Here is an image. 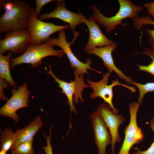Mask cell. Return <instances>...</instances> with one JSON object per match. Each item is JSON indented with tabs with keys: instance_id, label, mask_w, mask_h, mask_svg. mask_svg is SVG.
Instances as JSON below:
<instances>
[{
	"instance_id": "21",
	"label": "cell",
	"mask_w": 154,
	"mask_h": 154,
	"mask_svg": "<svg viewBox=\"0 0 154 154\" xmlns=\"http://www.w3.org/2000/svg\"><path fill=\"white\" fill-rule=\"evenodd\" d=\"M141 53L149 56L152 61L149 64L146 66L137 65L139 70L147 72L154 76V48L145 47L143 52Z\"/></svg>"
},
{
	"instance_id": "7",
	"label": "cell",
	"mask_w": 154,
	"mask_h": 154,
	"mask_svg": "<svg viewBox=\"0 0 154 154\" xmlns=\"http://www.w3.org/2000/svg\"><path fill=\"white\" fill-rule=\"evenodd\" d=\"M11 90L12 95L1 108L0 114L11 117L17 122L20 117L16 112L21 108L29 107L30 92L28 89L26 82L18 86L17 89L16 86H15Z\"/></svg>"
},
{
	"instance_id": "10",
	"label": "cell",
	"mask_w": 154,
	"mask_h": 154,
	"mask_svg": "<svg viewBox=\"0 0 154 154\" xmlns=\"http://www.w3.org/2000/svg\"><path fill=\"white\" fill-rule=\"evenodd\" d=\"M31 42L30 32L25 30L9 31L5 32L4 38L0 40V53L9 51L16 54L24 53Z\"/></svg>"
},
{
	"instance_id": "27",
	"label": "cell",
	"mask_w": 154,
	"mask_h": 154,
	"mask_svg": "<svg viewBox=\"0 0 154 154\" xmlns=\"http://www.w3.org/2000/svg\"><path fill=\"white\" fill-rule=\"evenodd\" d=\"M6 152L3 150H1L0 152V154H6Z\"/></svg>"
},
{
	"instance_id": "19",
	"label": "cell",
	"mask_w": 154,
	"mask_h": 154,
	"mask_svg": "<svg viewBox=\"0 0 154 154\" xmlns=\"http://www.w3.org/2000/svg\"><path fill=\"white\" fill-rule=\"evenodd\" d=\"M0 148L6 152L11 149L15 140V134L12 129L6 127L4 131L1 132Z\"/></svg>"
},
{
	"instance_id": "23",
	"label": "cell",
	"mask_w": 154,
	"mask_h": 154,
	"mask_svg": "<svg viewBox=\"0 0 154 154\" xmlns=\"http://www.w3.org/2000/svg\"><path fill=\"white\" fill-rule=\"evenodd\" d=\"M150 124L151 127L154 132V118L153 117L151 119ZM133 148L134 150L137 151L136 152L133 153L132 154H154V141L151 144L150 147L145 151H141L137 146Z\"/></svg>"
},
{
	"instance_id": "22",
	"label": "cell",
	"mask_w": 154,
	"mask_h": 154,
	"mask_svg": "<svg viewBox=\"0 0 154 154\" xmlns=\"http://www.w3.org/2000/svg\"><path fill=\"white\" fill-rule=\"evenodd\" d=\"M33 138L21 143L11 150L12 154H34L33 147Z\"/></svg>"
},
{
	"instance_id": "2",
	"label": "cell",
	"mask_w": 154,
	"mask_h": 154,
	"mask_svg": "<svg viewBox=\"0 0 154 154\" xmlns=\"http://www.w3.org/2000/svg\"><path fill=\"white\" fill-rule=\"evenodd\" d=\"M120 7L119 11L114 16L107 17L103 15L95 5H92L91 9L94 11L92 17L98 22V24L106 29V31L109 32L116 29L119 25L125 27L127 23H123L122 20L129 18L133 20L139 17L140 12L143 8L134 4L130 0H118Z\"/></svg>"
},
{
	"instance_id": "17",
	"label": "cell",
	"mask_w": 154,
	"mask_h": 154,
	"mask_svg": "<svg viewBox=\"0 0 154 154\" xmlns=\"http://www.w3.org/2000/svg\"><path fill=\"white\" fill-rule=\"evenodd\" d=\"M12 52L9 51L6 56L0 53V80H5L11 87L17 86L10 73V60Z\"/></svg>"
},
{
	"instance_id": "24",
	"label": "cell",
	"mask_w": 154,
	"mask_h": 154,
	"mask_svg": "<svg viewBox=\"0 0 154 154\" xmlns=\"http://www.w3.org/2000/svg\"><path fill=\"white\" fill-rule=\"evenodd\" d=\"M52 129V127H51L49 129L50 134L49 136H46V134H44L46 140L47 144L46 146H42V148L44 150L46 154H53L52 147L50 143Z\"/></svg>"
},
{
	"instance_id": "1",
	"label": "cell",
	"mask_w": 154,
	"mask_h": 154,
	"mask_svg": "<svg viewBox=\"0 0 154 154\" xmlns=\"http://www.w3.org/2000/svg\"><path fill=\"white\" fill-rule=\"evenodd\" d=\"M1 8L5 11L0 18V33L28 28L31 9L26 1L20 0H1Z\"/></svg>"
},
{
	"instance_id": "9",
	"label": "cell",
	"mask_w": 154,
	"mask_h": 154,
	"mask_svg": "<svg viewBox=\"0 0 154 154\" xmlns=\"http://www.w3.org/2000/svg\"><path fill=\"white\" fill-rule=\"evenodd\" d=\"M58 32V37L54 38L50 37L49 41L52 44L58 46L62 49L69 60L71 68L77 69L79 73L83 74H85L91 75L87 71L88 69L91 70L101 74V72L96 70L90 67L92 64L90 59L88 58L86 63L82 62L76 57L71 50L70 45L74 44V41L79 34V32H77L75 31H73L74 35V38L73 40L69 43L67 41L64 29L60 30Z\"/></svg>"
},
{
	"instance_id": "12",
	"label": "cell",
	"mask_w": 154,
	"mask_h": 154,
	"mask_svg": "<svg viewBox=\"0 0 154 154\" xmlns=\"http://www.w3.org/2000/svg\"><path fill=\"white\" fill-rule=\"evenodd\" d=\"M55 9L48 13L40 14L38 19L42 20L46 19L55 18L62 20L69 24V27L73 32L78 25L84 23L85 16L80 13H74L68 10L66 7V1L58 0Z\"/></svg>"
},
{
	"instance_id": "14",
	"label": "cell",
	"mask_w": 154,
	"mask_h": 154,
	"mask_svg": "<svg viewBox=\"0 0 154 154\" xmlns=\"http://www.w3.org/2000/svg\"><path fill=\"white\" fill-rule=\"evenodd\" d=\"M116 46L117 44L116 43L104 46L94 47L89 50L87 52L89 54H95L100 58L103 61L104 66L110 72L114 71L120 78L130 85L132 80L131 78L126 76L114 64L112 52L115 50Z\"/></svg>"
},
{
	"instance_id": "4",
	"label": "cell",
	"mask_w": 154,
	"mask_h": 154,
	"mask_svg": "<svg viewBox=\"0 0 154 154\" xmlns=\"http://www.w3.org/2000/svg\"><path fill=\"white\" fill-rule=\"evenodd\" d=\"M49 71L46 69L47 73L58 84V87L62 89L61 92L66 95L71 112H73L76 114V109L73 103V95H74L73 100L75 104L78 103L79 99L82 103H84V101L82 95V92L85 88L89 87V86L87 85L84 82V74L80 73L76 69H74L73 71L75 76L74 80L68 83L58 78L53 72L50 64L49 65Z\"/></svg>"
},
{
	"instance_id": "18",
	"label": "cell",
	"mask_w": 154,
	"mask_h": 154,
	"mask_svg": "<svg viewBox=\"0 0 154 154\" xmlns=\"http://www.w3.org/2000/svg\"><path fill=\"white\" fill-rule=\"evenodd\" d=\"M133 25L137 30H140L144 25H151L154 26V21L151 17L147 15L142 17H139L133 20ZM146 33L149 35L148 43L151 48H154V29H149L146 31Z\"/></svg>"
},
{
	"instance_id": "20",
	"label": "cell",
	"mask_w": 154,
	"mask_h": 154,
	"mask_svg": "<svg viewBox=\"0 0 154 154\" xmlns=\"http://www.w3.org/2000/svg\"><path fill=\"white\" fill-rule=\"evenodd\" d=\"M131 84L136 86L139 91V96L138 98V103L140 105L145 94L149 92L154 91V82H148L145 84H141L135 81H132Z\"/></svg>"
},
{
	"instance_id": "25",
	"label": "cell",
	"mask_w": 154,
	"mask_h": 154,
	"mask_svg": "<svg viewBox=\"0 0 154 154\" xmlns=\"http://www.w3.org/2000/svg\"><path fill=\"white\" fill-rule=\"evenodd\" d=\"M54 0H36V7L35 9L36 12L37 17L40 15L42 8L46 4L52 1H57Z\"/></svg>"
},
{
	"instance_id": "6",
	"label": "cell",
	"mask_w": 154,
	"mask_h": 154,
	"mask_svg": "<svg viewBox=\"0 0 154 154\" xmlns=\"http://www.w3.org/2000/svg\"><path fill=\"white\" fill-rule=\"evenodd\" d=\"M140 105L135 102H131L129 105L130 120L129 125L125 127V138L118 154H129L132 146L141 143L144 139L142 129L137 125V113Z\"/></svg>"
},
{
	"instance_id": "26",
	"label": "cell",
	"mask_w": 154,
	"mask_h": 154,
	"mask_svg": "<svg viewBox=\"0 0 154 154\" xmlns=\"http://www.w3.org/2000/svg\"><path fill=\"white\" fill-rule=\"evenodd\" d=\"M143 7L146 9L147 12L149 15L154 18V1L145 3Z\"/></svg>"
},
{
	"instance_id": "16",
	"label": "cell",
	"mask_w": 154,
	"mask_h": 154,
	"mask_svg": "<svg viewBox=\"0 0 154 154\" xmlns=\"http://www.w3.org/2000/svg\"><path fill=\"white\" fill-rule=\"evenodd\" d=\"M44 125L41 117L37 116L29 125L23 128L17 130L15 133L14 143L11 150L13 149L19 144L33 138Z\"/></svg>"
},
{
	"instance_id": "3",
	"label": "cell",
	"mask_w": 154,
	"mask_h": 154,
	"mask_svg": "<svg viewBox=\"0 0 154 154\" xmlns=\"http://www.w3.org/2000/svg\"><path fill=\"white\" fill-rule=\"evenodd\" d=\"M49 40L39 45L31 44L21 55L10 60V68L23 63L31 64L32 68H36L42 63V59L46 57L54 56L62 57L65 54L62 50H56Z\"/></svg>"
},
{
	"instance_id": "11",
	"label": "cell",
	"mask_w": 154,
	"mask_h": 154,
	"mask_svg": "<svg viewBox=\"0 0 154 154\" xmlns=\"http://www.w3.org/2000/svg\"><path fill=\"white\" fill-rule=\"evenodd\" d=\"M96 111L102 117L109 130L112 137V154H114L115 143H119L122 140L119 135V127L120 125L123 124L125 118L121 114L118 115L115 114L110 106L107 104H100Z\"/></svg>"
},
{
	"instance_id": "5",
	"label": "cell",
	"mask_w": 154,
	"mask_h": 154,
	"mask_svg": "<svg viewBox=\"0 0 154 154\" xmlns=\"http://www.w3.org/2000/svg\"><path fill=\"white\" fill-rule=\"evenodd\" d=\"M69 27L68 25H57L44 22L38 18L35 8H31L29 16L28 28L31 36V44L39 45L48 41L53 34Z\"/></svg>"
},
{
	"instance_id": "8",
	"label": "cell",
	"mask_w": 154,
	"mask_h": 154,
	"mask_svg": "<svg viewBox=\"0 0 154 154\" xmlns=\"http://www.w3.org/2000/svg\"><path fill=\"white\" fill-rule=\"evenodd\" d=\"M111 75L110 72H107L103 75L102 79L98 82L92 81L89 79H87L88 84L93 90V92L90 95V97L94 99L97 97L102 98L105 103L108 104L113 110L114 113L118 115V110L115 108L112 103V99L113 97V88L117 85H120L125 87L129 89L133 93L136 92L135 89L132 86L121 83L117 79L116 80H112V83L108 85L109 78Z\"/></svg>"
},
{
	"instance_id": "15",
	"label": "cell",
	"mask_w": 154,
	"mask_h": 154,
	"mask_svg": "<svg viewBox=\"0 0 154 154\" xmlns=\"http://www.w3.org/2000/svg\"><path fill=\"white\" fill-rule=\"evenodd\" d=\"M83 22L89 31V38L84 50L85 52L94 47H102L116 43L109 39L102 33L96 21L92 16L88 19L84 17Z\"/></svg>"
},
{
	"instance_id": "13",
	"label": "cell",
	"mask_w": 154,
	"mask_h": 154,
	"mask_svg": "<svg viewBox=\"0 0 154 154\" xmlns=\"http://www.w3.org/2000/svg\"><path fill=\"white\" fill-rule=\"evenodd\" d=\"M95 136L94 141L99 154H106L107 146L112 143V137L108 128L96 111L90 116Z\"/></svg>"
}]
</instances>
